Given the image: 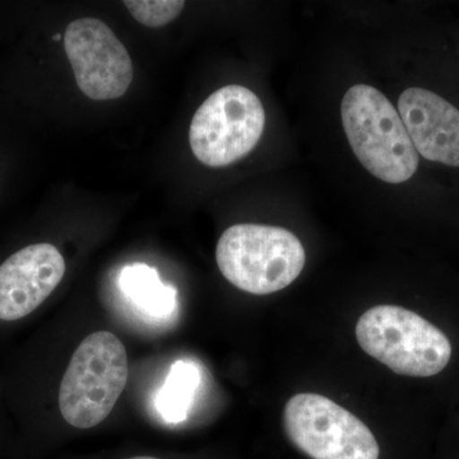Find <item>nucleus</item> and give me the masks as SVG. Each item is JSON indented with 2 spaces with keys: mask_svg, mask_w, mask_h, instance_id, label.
I'll return each mask as SVG.
<instances>
[{
  "mask_svg": "<svg viewBox=\"0 0 459 459\" xmlns=\"http://www.w3.org/2000/svg\"><path fill=\"white\" fill-rule=\"evenodd\" d=\"M119 287L138 312L150 318L162 319L174 312L177 290L160 280L155 268L133 263L120 272Z\"/></svg>",
  "mask_w": 459,
  "mask_h": 459,
  "instance_id": "10",
  "label": "nucleus"
},
{
  "mask_svg": "<svg viewBox=\"0 0 459 459\" xmlns=\"http://www.w3.org/2000/svg\"><path fill=\"white\" fill-rule=\"evenodd\" d=\"M66 56L87 98H122L133 81L131 56L110 27L98 18H78L65 30Z\"/></svg>",
  "mask_w": 459,
  "mask_h": 459,
  "instance_id": "7",
  "label": "nucleus"
},
{
  "mask_svg": "<svg viewBox=\"0 0 459 459\" xmlns=\"http://www.w3.org/2000/svg\"><path fill=\"white\" fill-rule=\"evenodd\" d=\"M287 437L313 459H377L379 446L370 429L322 394H299L283 410Z\"/></svg>",
  "mask_w": 459,
  "mask_h": 459,
  "instance_id": "6",
  "label": "nucleus"
},
{
  "mask_svg": "<svg viewBox=\"0 0 459 459\" xmlns=\"http://www.w3.org/2000/svg\"><path fill=\"white\" fill-rule=\"evenodd\" d=\"M124 5L133 17L147 27H161L172 22L186 7L181 0H126Z\"/></svg>",
  "mask_w": 459,
  "mask_h": 459,
  "instance_id": "12",
  "label": "nucleus"
},
{
  "mask_svg": "<svg viewBox=\"0 0 459 459\" xmlns=\"http://www.w3.org/2000/svg\"><path fill=\"white\" fill-rule=\"evenodd\" d=\"M129 459H159V458H155V457H133V458H129Z\"/></svg>",
  "mask_w": 459,
  "mask_h": 459,
  "instance_id": "13",
  "label": "nucleus"
},
{
  "mask_svg": "<svg viewBox=\"0 0 459 459\" xmlns=\"http://www.w3.org/2000/svg\"><path fill=\"white\" fill-rule=\"evenodd\" d=\"M128 376L122 341L107 331L91 333L75 350L60 382V415L74 428L98 427L113 411Z\"/></svg>",
  "mask_w": 459,
  "mask_h": 459,
  "instance_id": "3",
  "label": "nucleus"
},
{
  "mask_svg": "<svg viewBox=\"0 0 459 459\" xmlns=\"http://www.w3.org/2000/svg\"><path fill=\"white\" fill-rule=\"evenodd\" d=\"M65 274L62 253L50 243L21 247L0 263V323H17L35 313Z\"/></svg>",
  "mask_w": 459,
  "mask_h": 459,
  "instance_id": "8",
  "label": "nucleus"
},
{
  "mask_svg": "<svg viewBox=\"0 0 459 459\" xmlns=\"http://www.w3.org/2000/svg\"><path fill=\"white\" fill-rule=\"evenodd\" d=\"M341 117L347 141L360 164L377 179L403 184L419 171L418 151L397 108L368 84H356L342 99Z\"/></svg>",
  "mask_w": 459,
  "mask_h": 459,
  "instance_id": "1",
  "label": "nucleus"
},
{
  "mask_svg": "<svg viewBox=\"0 0 459 459\" xmlns=\"http://www.w3.org/2000/svg\"><path fill=\"white\" fill-rule=\"evenodd\" d=\"M265 111L247 87L230 84L213 92L193 117L189 143L202 164L222 168L252 152L261 140Z\"/></svg>",
  "mask_w": 459,
  "mask_h": 459,
  "instance_id": "5",
  "label": "nucleus"
},
{
  "mask_svg": "<svg viewBox=\"0 0 459 459\" xmlns=\"http://www.w3.org/2000/svg\"><path fill=\"white\" fill-rule=\"evenodd\" d=\"M398 114L421 159L459 170V105L431 87L411 86L398 99Z\"/></svg>",
  "mask_w": 459,
  "mask_h": 459,
  "instance_id": "9",
  "label": "nucleus"
},
{
  "mask_svg": "<svg viewBox=\"0 0 459 459\" xmlns=\"http://www.w3.org/2000/svg\"><path fill=\"white\" fill-rule=\"evenodd\" d=\"M216 261L222 276L241 291L270 295L300 276L307 255L301 241L289 230L238 223L223 231Z\"/></svg>",
  "mask_w": 459,
  "mask_h": 459,
  "instance_id": "2",
  "label": "nucleus"
},
{
  "mask_svg": "<svg viewBox=\"0 0 459 459\" xmlns=\"http://www.w3.org/2000/svg\"><path fill=\"white\" fill-rule=\"evenodd\" d=\"M198 385L199 373L192 362L178 361L172 365L156 401L157 409L166 421L186 420Z\"/></svg>",
  "mask_w": 459,
  "mask_h": 459,
  "instance_id": "11",
  "label": "nucleus"
},
{
  "mask_svg": "<svg viewBox=\"0 0 459 459\" xmlns=\"http://www.w3.org/2000/svg\"><path fill=\"white\" fill-rule=\"evenodd\" d=\"M356 338L368 355L400 376H437L452 358L451 341L439 328L397 305H377L362 314Z\"/></svg>",
  "mask_w": 459,
  "mask_h": 459,
  "instance_id": "4",
  "label": "nucleus"
}]
</instances>
